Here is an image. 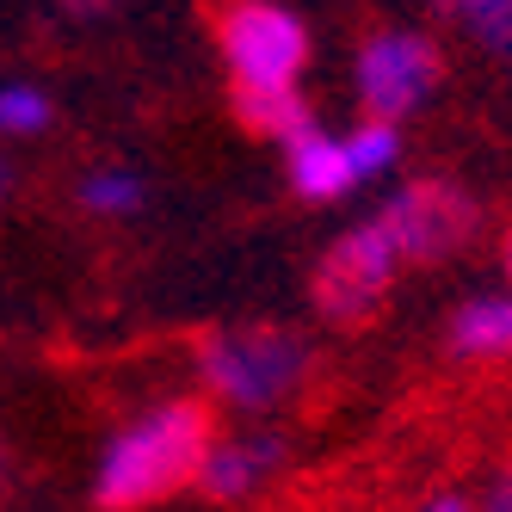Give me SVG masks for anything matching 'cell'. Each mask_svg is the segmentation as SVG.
Masks as SVG:
<instances>
[{"label":"cell","instance_id":"obj_1","mask_svg":"<svg viewBox=\"0 0 512 512\" xmlns=\"http://www.w3.org/2000/svg\"><path fill=\"white\" fill-rule=\"evenodd\" d=\"M216 445V426L210 408L192 395L161 401L155 414H142L136 426H124L99 457L93 475V506L99 512H142V506H161L179 488L198 482V469Z\"/></svg>","mask_w":512,"mask_h":512},{"label":"cell","instance_id":"obj_2","mask_svg":"<svg viewBox=\"0 0 512 512\" xmlns=\"http://www.w3.org/2000/svg\"><path fill=\"white\" fill-rule=\"evenodd\" d=\"M198 371L223 401L260 414V408H278L303 383L309 346L290 327H229V334H210L198 346Z\"/></svg>","mask_w":512,"mask_h":512},{"label":"cell","instance_id":"obj_3","mask_svg":"<svg viewBox=\"0 0 512 512\" xmlns=\"http://www.w3.org/2000/svg\"><path fill=\"white\" fill-rule=\"evenodd\" d=\"M216 50L235 87H297L309 62V31L278 0H223L216 7Z\"/></svg>","mask_w":512,"mask_h":512},{"label":"cell","instance_id":"obj_4","mask_svg":"<svg viewBox=\"0 0 512 512\" xmlns=\"http://www.w3.org/2000/svg\"><path fill=\"white\" fill-rule=\"evenodd\" d=\"M395 272H401V247L383 229V216H371V223L346 229L334 247L321 253V266H315V309L327 321H346V327L371 321L377 303L389 297Z\"/></svg>","mask_w":512,"mask_h":512},{"label":"cell","instance_id":"obj_5","mask_svg":"<svg viewBox=\"0 0 512 512\" xmlns=\"http://www.w3.org/2000/svg\"><path fill=\"white\" fill-rule=\"evenodd\" d=\"M377 216L401 247V266L451 260L457 247H469L475 223H482V210H475V198L457 179H414V186H401Z\"/></svg>","mask_w":512,"mask_h":512},{"label":"cell","instance_id":"obj_6","mask_svg":"<svg viewBox=\"0 0 512 512\" xmlns=\"http://www.w3.org/2000/svg\"><path fill=\"white\" fill-rule=\"evenodd\" d=\"M432 87H438V50L420 31H377L358 50V99L364 112H377V124H395L401 112H414Z\"/></svg>","mask_w":512,"mask_h":512},{"label":"cell","instance_id":"obj_7","mask_svg":"<svg viewBox=\"0 0 512 512\" xmlns=\"http://www.w3.org/2000/svg\"><path fill=\"white\" fill-rule=\"evenodd\" d=\"M284 463V438L272 432H253V438H223V445H210L204 469H198V488L210 500H241L266 482V475Z\"/></svg>","mask_w":512,"mask_h":512},{"label":"cell","instance_id":"obj_8","mask_svg":"<svg viewBox=\"0 0 512 512\" xmlns=\"http://www.w3.org/2000/svg\"><path fill=\"white\" fill-rule=\"evenodd\" d=\"M284 161H290V192L309 198V204H334L352 192V167H346V149L334 136H321V124L297 142H284Z\"/></svg>","mask_w":512,"mask_h":512},{"label":"cell","instance_id":"obj_9","mask_svg":"<svg viewBox=\"0 0 512 512\" xmlns=\"http://www.w3.org/2000/svg\"><path fill=\"white\" fill-rule=\"evenodd\" d=\"M451 352L469 364H500L512 358V290L500 297H469L451 321Z\"/></svg>","mask_w":512,"mask_h":512},{"label":"cell","instance_id":"obj_10","mask_svg":"<svg viewBox=\"0 0 512 512\" xmlns=\"http://www.w3.org/2000/svg\"><path fill=\"white\" fill-rule=\"evenodd\" d=\"M229 105H235V118H241L253 136L297 142V136L315 130V112H309V99H303L297 87H235Z\"/></svg>","mask_w":512,"mask_h":512},{"label":"cell","instance_id":"obj_11","mask_svg":"<svg viewBox=\"0 0 512 512\" xmlns=\"http://www.w3.org/2000/svg\"><path fill=\"white\" fill-rule=\"evenodd\" d=\"M340 149H346V167H352V186H364V179H377V173H389L401 161V130L371 118V124H358Z\"/></svg>","mask_w":512,"mask_h":512},{"label":"cell","instance_id":"obj_12","mask_svg":"<svg viewBox=\"0 0 512 512\" xmlns=\"http://www.w3.org/2000/svg\"><path fill=\"white\" fill-rule=\"evenodd\" d=\"M142 198H149V186L130 167H99L81 179V210H93V216H130V210H142Z\"/></svg>","mask_w":512,"mask_h":512},{"label":"cell","instance_id":"obj_13","mask_svg":"<svg viewBox=\"0 0 512 512\" xmlns=\"http://www.w3.org/2000/svg\"><path fill=\"white\" fill-rule=\"evenodd\" d=\"M50 99L38 87H0V136H38L50 130Z\"/></svg>","mask_w":512,"mask_h":512},{"label":"cell","instance_id":"obj_14","mask_svg":"<svg viewBox=\"0 0 512 512\" xmlns=\"http://www.w3.org/2000/svg\"><path fill=\"white\" fill-rule=\"evenodd\" d=\"M438 7H445V13L469 31V38H482V31L494 25V13L506 7V0H438Z\"/></svg>","mask_w":512,"mask_h":512},{"label":"cell","instance_id":"obj_15","mask_svg":"<svg viewBox=\"0 0 512 512\" xmlns=\"http://www.w3.org/2000/svg\"><path fill=\"white\" fill-rule=\"evenodd\" d=\"M482 44H488V50H500V56L512 62V0H506L500 13H494V25L482 31Z\"/></svg>","mask_w":512,"mask_h":512},{"label":"cell","instance_id":"obj_16","mask_svg":"<svg viewBox=\"0 0 512 512\" xmlns=\"http://www.w3.org/2000/svg\"><path fill=\"white\" fill-rule=\"evenodd\" d=\"M56 7H62L68 19H105V13L118 7V0H56Z\"/></svg>","mask_w":512,"mask_h":512},{"label":"cell","instance_id":"obj_17","mask_svg":"<svg viewBox=\"0 0 512 512\" xmlns=\"http://www.w3.org/2000/svg\"><path fill=\"white\" fill-rule=\"evenodd\" d=\"M420 512H475V500H469V494H457V488H445V494H432Z\"/></svg>","mask_w":512,"mask_h":512},{"label":"cell","instance_id":"obj_18","mask_svg":"<svg viewBox=\"0 0 512 512\" xmlns=\"http://www.w3.org/2000/svg\"><path fill=\"white\" fill-rule=\"evenodd\" d=\"M475 512H512V475H500L494 494H488V506H475Z\"/></svg>","mask_w":512,"mask_h":512},{"label":"cell","instance_id":"obj_19","mask_svg":"<svg viewBox=\"0 0 512 512\" xmlns=\"http://www.w3.org/2000/svg\"><path fill=\"white\" fill-rule=\"evenodd\" d=\"M7 192H13V167H7V161H0V198H7Z\"/></svg>","mask_w":512,"mask_h":512},{"label":"cell","instance_id":"obj_20","mask_svg":"<svg viewBox=\"0 0 512 512\" xmlns=\"http://www.w3.org/2000/svg\"><path fill=\"white\" fill-rule=\"evenodd\" d=\"M500 260H506V284H512V235H506V253H500Z\"/></svg>","mask_w":512,"mask_h":512}]
</instances>
